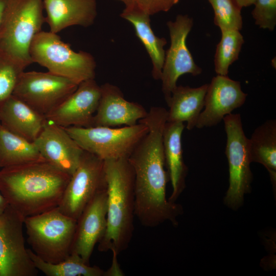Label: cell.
<instances>
[{
	"label": "cell",
	"instance_id": "obj_1",
	"mask_svg": "<svg viewBox=\"0 0 276 276\" xmlns=\"http://www.w3.org/2000/svg\"><path fill=\"white\" fill-rule=\"evenodd\" d=\"M168 110L152 107L139 122L146 124L148 131L136 145L128 160L134 173L135 215L141 224L153 227L169 220L175 223L179 205L167 200V177L163 131Z\"/></svg>",
	"mask_w": 276,
	"mask_h": 276
},
{
	"label": "cell",
	"instance_id": "obj_2",
	"mask_svg": "<svg viewBox=\"0 0 276 276\" xmlns=\"http://www.w3.org/2000/svg\"><path fill=\"white\" fill-rule=\"evenodd\" d=\"M71 176L47 161L2 168L0 190L24 218L57 208Z\"/></svg>",
	"mask_w": 276,
	"mask_h": 276
},
{
	"label": "cell",
	"instance_id": "obj_3",
	"mask_svg": "<svg viewBox=\"0 0 276 276\" xmlns=\"http://www.w3.org/2000/svg\"><path fill=\"white\" fill-rule=\"evenodd\" d=\"M107 183L106 228L98 250L118 256L131 240L135 215L134 173L128 158L104 160Z\"/></svg>",
	"mask_w": 276,
	"mask_h": 276
},
{
	"label": "cell",
	"instance_id": "obj_4",
	"mask_svg": "<svg viewBox=\"0 0 276 276\" xmlns=\"http://www.w3.org/2000/svg\"><path fill=\"white\" fill-rule=\"evenodd\" d=\"M43 0H7L0 28V50L27 67L30 47L45 22Z\"/></svg>",
	"mask_w": 276,
	"mask_h": 276
},
{
	"label": "cell",
	"instance_id": "obj_5",
	"mask_svg": "<svg viewBox=\"0 0 276 276\" xmlns=\"http://www.w3.org/2000/svg\"><path fill=\"white\" fill-rule=\"evenodd\" d=\"M30 55L48 72L77 84L95 77L96 63L89 53L72 50L56 33L41 31L33 39Z\"/></svg>",
	"mask_w": 276,
	"mask_h": 276
},
{
	"label": "cell",
	"instance_id": "obj_6",
	"mask_svg": "<svg viewBox=\"0 0 276 276\" xmlns=\"http://www.w3.org/2000/svg\"><path fill=\"white\" fill-rule=\"evenodd\" d=\"M76 225L77 220L63 214L58 208L24 219L31 250L51 263L61 262L71 254Z\"/></svg>",
	"mask_w": 276,
	"mask_h": 276
},
{
	"label": "cell",
	"instance_id": "obj_7",
	"mask_svg": "<svg viewBox=\"0 0 276 276\" xmlns=\"http://www.w3.org/2000/svg\"><path fill=\"white\" fill-rule=\"evenodd\" d=\"M85 151L104 160L128 158L147 133L144 123L121 128L71 126L64 128Z\"/></svg>",
	"mask_w": 276,
	"mask_h": 276
},
{
	"label": "cell",
	"instance_id": "obj_8",
	"mask_svg": "<svg viewBox=\"0 0 276 276\" xmlns=\"http://www.w3.org/2000/svg\"><path fill=\"white\" fill-rule=\"evenodd\" d=\"M226 133L225 154L229 166V187L225 198L227 204L235 207L242 201L248 190L252 174L248 139L243 130L241 115L230 113L223 119Z\"/></svg>",
	"mask_w": 276,
	"mask_h": 276
},
{
	"label": "cell",
	"instance_id": "obj_9",
	"mask_svg": "<svg viewBox=\"0 0 276 276\" xmlns=\"http://www.w3.org/2000/svg\"><path fill=\"white\" fill-rule=\"evenodd\" d=\"M106 188L104 161L84 151L57 208L63 214L77 220L95 196Z\"/></svg>",
	"mask_w": 276,
	"mask_h": 276
},
{
	"label": "cell",
	"instance_id": "obj_10",
	"mask_svg": "<svg viewBox=\"0 0 276 276\" xmlns=\"http://www.w3.org/2000/svg\"><path fill=\"white\" fill-rule=\"evenodd\" d=\"M78 84L49 72H25L13 95L45 116L77 88Z\"/></svg>",
	"mask_w": 276,
	"mask_h": 276
},
{
	"label": "cell",
	"instance_id": "obj_11",
	"mask_svg": "<svg viewBox=\"0 0 276 276\" xmlns=\"http://www.w3.org/2000/svg\"><path fill=\"white\" fill-rule=\"evenodd\" d=\"M24 219L9 205L0 214V276H35L38 273L25 247Z\"/></svg>",
	"mask_w": 276,
	"mask_h": 276
},
{
	"label": "cell",
	"instance_id": "obj_12",
	"mask_svg": "<svg viewBox=\"0 0 276 276\" xmlns=\"http://www.w3.org/2000/svg\"><path fill=\"white\" fill-rule=\"evenodd\" d=\"M193 19L188 15L178 14L174 21L167 22L170 37V46L166 52L160 80L162 91L168 104L178 79L190 74L196 76L202 69L195 62L187 45V38L193 26Z\"/></svg>",
	"mask_w": 276,
	"mask_h": 276
},
{
	"label": "cell",
	"instance_id": "obj_13",
	"mask_svg": "<svg viewBox=\"0 0 276 276\" xmlns=\"http://www.w3.org/2000/svg\"><path fill=\"white\" fill-rule=\"evenodd\" d=\"M101 98V87L95 79L80 83L76 90L45 117L63 128L92 126Z\"/></svg>",
	"mask_w": 276,
	"mask_h": 276
},
{
	"label": "cell",
	"instance_id": "obj_14",
	"mask_svg": "<svg viewBox=\"0 0 276 276\" xmlns=\"http://www.w3.org/2000/svg\"><path fill=\"white\" fill-rule=\"evenodd\" d=\"M247 94L238 81L228 76L217 75L208 84L204 99V109L200 112L195 127L214 126L225 116L240 107L245 102Z\"/></svg>",
	"mask_w": 276,
	"mask_h": 276
},
{
	"label": "cell",
	"instance_id": "obj_15",
	"mask_svg": "<svg viewBox=\"0 0 276 276\" xmlns=\"http://www.w3.org/2000/svg\"><path fill=\"white\" fill-rule=\"evenodd\" d=\"M33 142L45 161L70 176L84 151L63 127L47 119Z\"/></svg>",
	"mask_w": 276,
	"mask_h": 276
},
{
	"label": "cell",
	"instance_id": "obj_16",
	"mask_svg": "<svg viewBox=\"0 0 276 276\" xmlns=\"http://www.w3.org/2000/svg\"><path fill=\"white\" fill-rule=\"evenodd\" d=\"M107 208L106 188L95 196L77 220L71 253L78 255L88 263L96 244L104 235Z\"/></svg>",
	"mask_w": 276,
	"mask_h": 276
},
{
	"label": "cell",
	"instance_id": "obj_17",
	"mask_svg": "<svg viewBox=\"0 0 276 276\" xmlns=\"http://www.w3.org/2000/svg\"><path fill=\"white\" fill-rule=\"evenodd\" d=\"M100 87L101 98L92 126H133L147 114L148 111L141 105L125 100L116 85L105 83Z\"/></svg>",
	"mask_w": 276,
	"mask_h": 276
},
{
	"label": "cell",
	"instance_id": "obj_18",
	"mask_svg": "<svg viewBox=\"0 0 276 276\" xmlns=\"http://www.w3.org/2000/svg\"><path fill=\"white\" fill-rule=\"evenodd\" d=\"M45 22L57 34L73 26L88 27L97 15L96 0H43Z\"/></svg>",
	"mask_w": 276,
	"mask_h": 276
},
{
	"label": "cell",
	"instance_id": "obj_19",
	"mask_svg": "<svg viewBox=\"0 0 276 276\" xmlns=\"http://www.w3.org/2000/svg\"><path fill=\"white\" fill-rule=\"evenodd\" d=\"M45 117L14 95L0 109V123L9 131L33 142L45 122Z\"/></svg>",
	"mask_w": 276,
	"mask_h": 276
},
{
	"label": "cell",
	"instance_id": "obj_20",
	"mask_svg": "<svg viewBox=\"0 0 276 276\" xmlns=\"http://www.w3.org/2000/svg\"><path fill=\"white\" fill-rule=\"evenodd\" d=\"M208 86L205 84L198 87L176 86L167 104V122H187L186 128L191 130L195 127L204 105Z\"/></svg>",
	"mask_w": 276,
	"mask_h": 276
},
{
	"label": "cell",
	"instance_id": "obj_21",
	"mask_svg": "<svg viewBox=\"0 0 276 276\" xmlns=\"http://www.w3.org/2000/svg\"><path fill=\"white\" fill-rule=\"evenodd\" d=\"M183 123L167 122L163 131V145L165 158L173 192L170 201L173 202L184 185L187 168L182 156L181 136Z\"/></svg>",
	"mask_w": 276,
	"mask_h": 276
},
{
	"label": "cell",
	"instance_id": "obj_22",
	"mask_svg": "<svg viewBox=\"0 0 276 276\" xmlns=\"http://www.w3.org/2000/svg\"><path fill=\"white\" fill-rule=\"evenodd\" d=\"M251 162L262 164L274 183L276 180V120H268L258 126L248 139Z\"/></svg>",
	"mask_w": 276,
	"mask_h": 276
},
{
	"label": "cell",
	"instance_id": "obj_23",
	"mask_svg": "<svg viewBox=\"0 0 276 276\" xmlns=\"http://www.w3.org/2000/svg\"><path fill=\"white\" fill-rule=\"evenodd\" d=\"M45 161L34 142L12 133L0 123V167Z\"/></svg>",
	"mask_w": 276,
	"mask_h": 276
},
{
	"label": "cell",
	"instance_id": "obj_24",
	"mask_svg": "<svg viewBox=\"0 0 276 276\" xmlns=\"http://www.w3.org/2000/svg\"><path fill=\"white\" fill-rule=\"evenodd\" d=\"M121 16L133 26L136 36L144 44L152 63V75L155 80H160L164 64L167 44L165 38L157 37L153 33L150 16L144 14H121Z\"/></svg>",
	"mask_w": 276,
	"mask_h": 276
},
{
	"label": "cell",
	"instance_id": "obj_25",
	"mask_svg": "<svg viewBox=\"0 0 276 276\" xmlns=\"http://www.w3.org/2000/svg\"><path fill=\"white\" fill-rule=\"evenodd\" d=\"M28 251L36 268L47 276H105V271L100 267L90 266L80 256L71 253L63 261L47 262L31 249Z\"/></svg>",
	"mask_w": 276,
	"mask_h": 276
},
{
	"label": "cell",
	"instance_id": "obj_26",
	"mask_svg": "<svg viewBox=\"0 0 276 276\" xmlns=\"http://www.w3.org/2000/svg\"><path fill=\"white\" fill-rule=\"evenodd\" d=\"M221 33L214 56L215 71L217 75L227 76L229 66L238 59L244 41L239 30H224Z\"/></svg>",
	"mask_w": 276,
	"mask_h": 276
},
{
	"label": "cell",
	"instance_id": "obj_27",
	"mask_svg": "<svg viewBox=\"0 0 276 276\" xmlns=\"http://www.w3.org/2000/svg\"><path fill=\"white\" fill-rule=\"evenodd\" d=\"M214 13V24L220 31H240L243 26L241 9L235 0H208Z\"/></svg>",
	"mask_w": 276,
	"mask_h": 276
},
{
	"label": "cell",
	"instance_id": "obj_28",
	"mask_svg": "<svg viewBox=\"0 0 276 276\" xmlns=\"http://www.w3.org/2000/svg\"><path fill=\"white\" fill-rule=\"evenodd\" d=\"M26 67L0 50V109L13 95L19 78Z\"/></svg>",
	"mask_w": 276,
	"mask_h": 276
},
{
	"label": "cell",
	"instance_id": "obj_29",
	"mask_svg": "<svg viewBox=\"0 0 276 276\" xmlns=\"http://www.w3.org/2000/svg\"><path fill=\"white\" fill-rule=\"evenodd\" d=\"M125 6L121 14H144L149 16L169 11L179 0H118Z\"/></svg>",
	"mask_w": 276,
	"mask_h": 276
},
{
	"label": "cell",
	"instance_id": "obj_30",
	"mask_svg": "<svg viewBox=\"0 0 276 276\" xmlns=\"http://www.w3.org/2000/svg\"><path fill=\"white\" fill-rule=\"evenodd\" d=\"M251 15L255 24L272 31L276 25V0H256Z\"/></svg>",
	"mask_w": 276,
	"mask_h": 276
},
{
	"label": "cell",
	"instance_id": "obj_31",
	"mask_svg": "<svg viewBox=\"0 0 276 276\" xmlns=\"http://www.w3.org/2000/svg\"><path fill=\"white\" fill-rule=\"evenodd\" d=\"M112 264L111 267L105 271V276L123 275V273L120 270L118 263V256L112 254Z\"/></svg>",
	"mask_w": 276,
	"mask_h": 276
},
{
	"label": "cell",
	"instance_id": "obj_32",
	"mask_svg": "<svg viewBox=\"0 0 276 276\" xmlns=\"http://www.w3.org/2000/svg\"><path fill=\"white\" fill-rule=\"evenodd\" d=\"M256 0H235L241 8L247 7L254 5Z\"/></svg>",
	"mask_w": 276,
	"mask_h": 276
},
{
	"label": "cell",
	"instance_id": "obj_33",
	"mask_svg": "<svg viewBox=\"0 0 276 276\" xmlns=\"http://www.w3.org/2000/svg\"><path fill=\"white\" fill-rule=\"evenodd\" d=\"M7 0H0V28L2 24Z\"/></svg>",
	"mask_w": 276,
	"mask_h": 276
},
{
	"label": "cell",
	"instance_id": "obj_34",
	"mask_svg": "<svg viewBox=\"0 0 276 276\" xmlns=\"http://www.w3.org/2000/svg\"><path fill=\"white\" fill-rule=\"evenodd\" d=\"M8 204L0 190V214L6 209Z\"/></svg>",
	"mask_w": 276,
	"mask_h": 276
},
{
	"label": "cell",
	"instance_id": "obj_35",
	"mask_svg": "<svg viewBox=\"0 0 276 276\" xmlns=\"http://www.w3.org/2000/svg\"><path fill=\"white\" fill-rule=\"evenodd\" d=\"M0 39H1V33H0Z\"/></svg>",
	"mask_w": 276,
	"mask_h": 276
}]
</instances>
